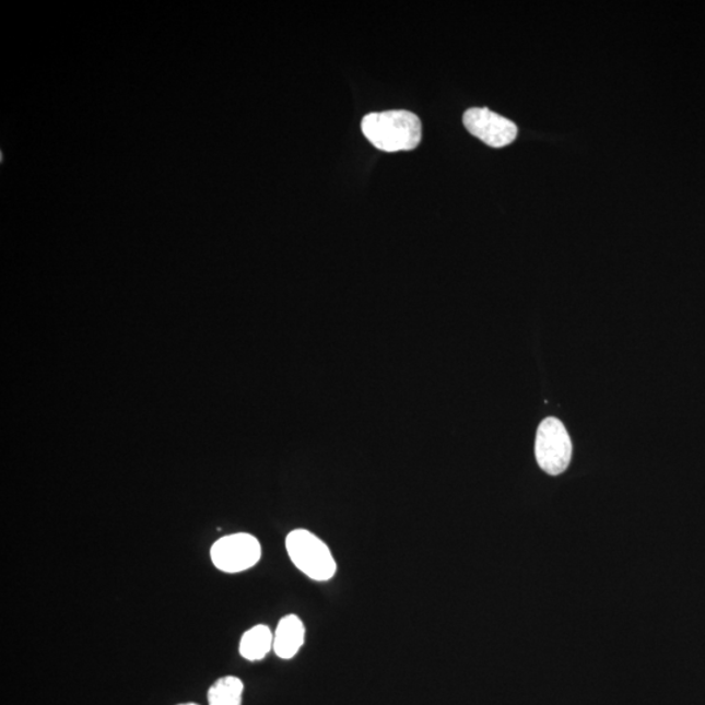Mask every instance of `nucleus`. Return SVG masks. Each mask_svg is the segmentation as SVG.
<instances>
[{
	"label": "nucleus",
	"mask_w": 705,
	"mask_h": 705,
	"mask_svg": "<svg viewBox=\"0 0 705 705\" xmlns=\"http://www.w3.org/2000/svg\"><path fill=\"white\" fill-rule=\"evenodd\" d=\"M361 127L367 140L383 152L412 151L421 143V120L411 111L367 114Z\"/></svg>",
	"instance_id": "nucleus-1"
},
{
	"label": "nucleus",
	"mask_w": 705,
	"mask_h": 705,
	"mask_svg": "<svg viewBox=\"0 0 705 705\" xmlns=\"http://www.w3.org/2000/svg\"><path fill=\"white\" fill-rule=\"evenodd\" d=\"M285 548L294 566L308 579L325 583L333 579L338 573L332 550L312 530L293 529L286 536Z\"/></svg>",
	"instance_id": "nucleus-2"
},
{
	"label": "nucleus",
	"mask_w": 705,
	"mask_h": 705,
	"mask_svg": "<svg viewBox=\"0 0 705 705\" xmlns=\"http://www.w3.org/2000/svg\"><path fill=\"white\" fill-rule=\"evenodd\" d=\"M210 554L213 566L221 573L240 574L260 562L261 545L254 534L233 533L214 542Z\"/></svg>",
	"instance_id": "nucleus-3"
},
{
	"label": "nucleus",
	"mask_w": 705,
	"mask_h": 705,
	"mask_svg": "<svg viewBox=\"0 0 705 705\" xmlns=\"http://www.w3.org/2000/svg\"><path fill=\"white\" fill-rule=\"evenodd\" d=\"M536 459L543 472L559 475L569 466L573 443L560 420L550 418L541 422L536 436Z\"/></svg>",
	"instance_id": "nucleus-4"
},
{
	"label": "nucleus",
	"mask_w": 705,
	"mask_h": 705,
	"mask_svg": "<svg viewBox=\"0 0 705 705\" xmlns=\"http://www.w3.org/2000/svg\"><path fill=\"white\" fill-rule=\"evenodd\" d=\"M466 129L483 143L502 148L512 144L517 137V127L512 120L495 114L492 110L473 107L465 114Z\"/></svg>",
	"instance_id": "nucleus-5"
},
{
	"label": "nucleus",
	"mask_w": 705,
	"mask_h": 705,
	"mask_svg": "<svg viewBox=\"0 0 705 705\" xmlns=\"http://www.w3.org/2000/svg\"><path fill=\"white\" fill-rule=\"evenodd\" d=\"M306 641V627L298 615L282 616L273 633V653L281 660H292L298 655Z\"/></svg>",
	"instance_id": "nucleus-6"
},
{
	"label": "nucleus",
	"mask_w": 705,
	"mask_h": 705,
	"mask_svg": "<svg viewBox=\"0 0 705 705\" xmlns=\"http://www.w3.org/2000/svg\"><path fill=\"white\" fill-rule=\"evenodd\" d=\"M273 650V633L267 624H257L240 637L239 654L247 661L265 660Z\"/></svg>",
	"instance_id": "nucleus-7"
},
{
	"label": "nucleus",
	"mask_w": 705,
	"mask_h": 705,
	"mask_svg": "<svg viewBox=\"0 0 705 705\" xmlns=\"http://www.w3.org/2000/svg\"><path fill=\"white\" fill-rule=\"evenodd\" d=\"M245 684L240 678L225 675L219 678L208 690V705H242Z\"/></svg>",
	"instance_id": "nucleus-8"
},
{
	"label": "nucleus",
	"mask_w": 705,
	"mask_h": 705,
	"mask_svg": "<svg viewBox=\"0 0 705 705\" xmlns=\"http://www.w3.org/2000/svg\"><path fill=\"white\" fill-rule=\"evenodd\" d=\"M178 705H199L197 703H185V704H178Z\"/></svg>",
	"instance_id": "nucleus-9"
}]
</instances>
